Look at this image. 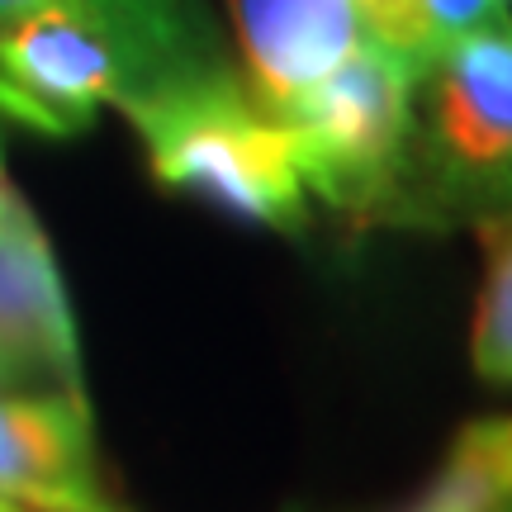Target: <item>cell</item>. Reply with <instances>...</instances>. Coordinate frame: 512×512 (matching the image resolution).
<instances>
[{"label": "cell", "instance_id": "30bf717a", "mask_svg": "<svg viewBox=\"0 0 512 512\" xmlns=\"http://www.w3.org/2000/svg\"><path fill=\"white\" fill-rule=\"evenodd\" d=\"M361 34L418 76L460 34L503 15V0H351Z\"/></svg>", "mask_w": 512, "mask_h": 512}, {"label": "cell", "instance_id": "5bb4252c", "mask_svg": "<svg viewBox=\"0 0 512 512\" xmlns=\"http://www.w3.org/2000/svg\"><path fill=\"white\" fill-rule=\"evenodd\" d=\"M503 512H512V503H508V508H503Z\"/></svg>", "mask_w": 512, "mask_h": 512}, {"label": "cell", "instance_id": "6da1fadb", "mask_svg": "<svg viewBox=\"0 0 512 512\" xmlns=\"http://www.w3.org/2000/svg\"><path fill=\"white\" fill-rule=\"evenodd\" d=\"M512 214V19L441 48L413 81V119L380 228H479Z\"/></svg>", "mask_w": 512, "mask_h": 512}, {"label": "cell", "instance_id": "4fadbf2b", "mask_svg": "<svg viewBox=\"0 0 512 512\" xmlns=\"http://www.w3.org/2000/svg\"><path fill=\"white\" fill-rule=\"evenodd\" d=\"M0 512H24V508H15V503H5V498H0Z\"/></svg>", "mask_w": 512, "mask_h": 512}, {"label": "cell", "instance_id": "3957f363", "mask_svg": "<svg viewBox=\"0 0 512 512\" xmlns=\"http://www.w3.org/2000/svg\"><path fill=\"white\" fill-rule=\"evenodd\" d=\"M413 81L418 76L399 57L366 38L337 72L275 114L299 157L309 195L361 228H380L384 204L399 181L413 119Z\"/></svg>", "mask_w": 512, "mask_h": 512}, {"label": "cell", "instance_id": "7a4b0ae2", "mask_svg": "<svg viewBox=\"0 0 512 512\" xmlns=\"http://www.w3.org/2000/svg\"><path fill=\"white\" fill-rule=\"evenodd\" d=\"M147 152L152 181L275 233L309 228V185L285 128L238 72H200L119 105Z\"/></svg>", "mask_w": 512, "mask_h": 512}, {"label": "cell", "instance_id": "277c9868", "mask_svg": "<svg viewBox=\"0 0 512 512\" xmlns=\"http://www.w3.org/2000/svg\"><path fill=\"white\" fill-rule=\"evenodd\" d=\"M138 91L133 62L100 24L34 10L0 24V114L43 138H76Z\"/></svg>", "mask_w": 512, "mask_h": 512}, {"label": "cell", "instance_id": "8fae6325", "mask_svg": "<svg viewBox=\"0 0 512 512\" xmlns=\"http://www.w3.org/2000/svg\"><path fill=\"white\" fill-rule=\"evenodd\" d=\"M475 233L484 247V285L470 328V361L479 380L512 389V214L479 223Z\"/></svg>", "mask_w": 512, "mask_h": 512}, {"label": "cell", "instance_id": "8992f818", "mask_svg": "<svg viewBox=\"0 0 512 512\" xmlns=\"http://www.w3.org/2000/svg\"><path fill=\"white\" fill-rule=\"evenodd\" d=\"M0 498L24 512H119L100 484L86 399L0 394Z\"/></svg>", "mask_w": 512, "mask_h": 512}, {"label": "cell", "instance_id": "7c38bea8", "mask_svg": "<svg viewBox=\"0 0 512 512\" xmlns=\"http://www.w3.org/2000/svg\"><path fill=\"white\" fill-rule=\"evenodd\" d=\"M10 190H15V185L5 181V152H0V209H5V200H10Z\"/></svg>", "mask_w": 512, "mask_h": 512}, {"label": "cell", "instance_id": "ba28073f", "mask_svg": "<svg viewBox=\"0 0 512 512\" xmlns=\"http://www.w3.org/2000/svg\"><path fill=\"white\" fill-rule=\"evenodd\" d=\"M34 10H67L100 24L133 62V95L223 67L219 34L204 0H0V24Z\"/></svg>", "mask_w": 512, "mask_h": 512}, {"label": "cell", "instance_id": "9c48e42d", "mask_svg": "<svg viewBox=\"0 0 512 512\" xmlns=\"http://www.w3.org/2000/svg\"><path fill=\"white\" fill-rule=\"evenodd\" d=\"M512 503V413L465 422L437 475L399 512H503Z\"/></svg>", "mask_w": 512, "mask_h": 512}, {"label": "cell", "instance_id": "5b68a950", "mask_svg": "<svg viewBox=\"0 0 512 512\" xmlns=\"http://www.w3.org/2000/svg\"><path fill=\"white\" fill-rule=\"evenodd\" d=\"M0 394L86 399L67 285L24 195L0 209Z\"/></svg>", "mask_w": 512, "mask_h": 512}, {"label": "cell", "instance_id": "52a82bcc", "mask_svg": "<svg viewBox=\"0 0 512 512\" xmlns=\"http://www.w3.org/2000/svg\"><path fill=\"white\" fill-rule=\"evenodd\" d=\"M228 5L242 48V86L271 119L366 43L351 0H228Z\"/></svg>", "mask_w": 512, "mask_h": 512}]
</instances>
